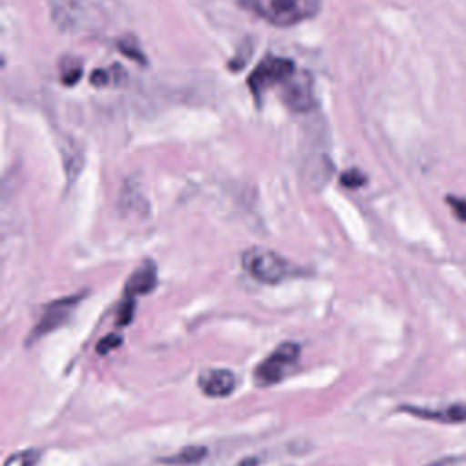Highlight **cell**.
<instances>
[{
    "instance_id": "3",
    "label": "cell",
    "mask_w": 466,
    "mask_h": 466,
    "mask_svg": "<svg viewBox=\"0 0 466 466\" xmlns=\"http://www.w3.org/2000/svg\"><path fill=\"white\" fill-rule=\"evenodd\" d=\"M299 357H300V346L297 342H291V340L280 342L266 359H262L257 364L253 371L257 386L266 388L284 380L289 370L299 362Z\"/></svg>"
},
{
    "instance_id": "5",
    "label": "cell",
    "mask_w": 466,
    "mask_h": 466,
    "mask_svg": "<svg viewBox=\"0 0 466 466\" xmlns=\"http://www.w3.org/2000/svg\"><path fill=\"white\" fill-rule=\"evenodd\" d=\"M295 64L288 58L280 56H268L264 58L255 71L248 78V86L255 96L264 93L275 84H284L293 73H295Z\"/></svg>"
},
{
    "instance_id": "11",
    "label": "cell",
    "mask_w": 466,
    "mask_h": 466,
    "mask_svg": "<svg viewBox=\"0 0 466 466\" xmlns=\"http://www.w3.org/2000/svg\"><path fill=\"white\" fill-rule=\"evenodd\" d=\"M206 455H208V450L204 446H186L169 457H162L160 462L171 464V466H195L202 462Z\"/></svg>"
},
{
    "instance_id": "19",
    "label": "cell",
    "mask_w": 466,
    "mask_h": 466,
    "mask_svg": "<svg viewBox=\"0 0 466 466\" xmlns=\"http://www.w3.org/2000/svg\"><path fill=\"white\" fill-rule=\"evenodd\" d=\"M342 184L350 186V187H357V186L364 184V175H360L357 169H351L346 175H342Z\"/></svg>"
},
{
    "instance_id": "8",
    "label": "cell",
    "mask_w": 466,
    "mask_h": 466,
    "mask_svg": "<svg viewBox=\"0 0 466 466\" xmlns=\"http://www.w3.org/2000/svg\"><path fill=\"white\" fill-rule=\"evenodd\" d=\"M197 384L206 397L222 399L231 395V391L237 386V379L233 371L226 368H206L198 373Z\"/></svg>"
},
{
    "instance_id": "15",
    "label": "cell",
    "mask_w": 466,
    "mask_h": 466,
    "mask_svg": "<svg viewBox=\"0 0 466 466\" xmlns=\"http://www.w3.org/2000/svg\"><path fill=\"white\" fill-rule=\"evenodd\" d=\"M120 344H122V337H120L118 333H107L102 340H98V344H96V353L106 355V353L116 350Z\"/></svg>"
},
{
    "instance_id": "2",
    "label": "cell",
    "mask_w": 466,
    "mask_h": 466,
    "mask_svg": "<svg viewBox=\"0 0 466 466\" xmlns=\"http://www.w3.org/2000/svg\"><path fill=\"white\" fill-rule=\"evenodd\" d=\"M242 268L246 273L262 284H279L299 273L288 258L268 248H249L242 253Z\"/></svg>"
},
{
    "instance_id": "20",
    "label": "cell",
    "mask_w": 466,
    "mask_h": 466,
    "mask_svg": "<svg viewBox=\"0 0 466 466\" xmlns=\"http://www.w3.org/2000/svg\"><path fill=\"white\" fill-rule=\"evenodd\" d=\"M237 466H257V459H253V457L244 459V461H240Z\"/></svg>"
},
{
    "instance_id": "12",
    "label": "cell",
    "mask_w": 466,
    "mask_h": 466,
    "mask_svg": "<svg viewBox=\"0 0 466 466\" xmlns=\"http://www.w3.org/2000/svg\"><path fill=\"white\" fill-rule=\"evenodd\" d=\"M42 457V450L38 448H27L22 451H16L9 455L4 462V466H36Z\"/></svg>"
},
{
    "instance_id": "10",
    "label": "cell",
    "mask_w": 466,
    "mask_h": 466,
    "mask_svg": "<svg viewBox=\"0 0 466 466\" xmlns=\"http://www.w3.org/2000/svg\"><path fill=\"white\" fill-rule=\"evenodd\" d=\"M402 411L422 417V419H431L439 422H462L466 420V404H453L442 410H422L415 406H402Z\"/></svg>"
},
{
    "instance_id": "6",
    "label": "cell",
    "mask_w": 466,
    "mask_h": 466,
    "mask_svg": "<svg viewBox=\"0 0 466 466\" xmlns=\"http://www.w3.org/2000/svg\"><path fill=\"white\" fill-rule=\"evenodd\" d=\"M82 297H84V293L69 295V297H64V299H58V300H53V302L46 304L38 322L35 324V328L31 329V333L27 337V344H33L40 337H44V335L51 333L53 329L60 328L69 319V315L73 313L76 304L82 300Z\"/></svg>"
},
{
    "instance_id": "17",
    "label": "cell",
    "mask_w": 466,
    "mask_h": 466,
    "mask_svg": "<svg viewBox=\"0 0 466 466\" xmlns=\"http://www.w3.org/2000/svg\"><path fill=\"white\" fill-rule=\"evenodd\" d=\"M446 200H448V204L451 206L453 213H455L462 222H466V198H464V197L450 195Z\"/></svg>"
},
{
    "instance_id": "14",
    "label": "cell",
    "mask_w": 466,
    "mask_h": 466,
    "mask_svg": "<svg viewBox=\"0 0 466 466\" xmlns=\"http://www.w3.org/2000/svg\"><path fill=\"white\" fill-rule=\"evenodd\" d=\"M133 313H135V299L124 297L118 306V311H116V324L127 326L133 320Z\"/></svg>"
},
{
    "instance_id": "13",
    "label": "cell",
    "mask_w": 466,
    "mask_h": 466,
    "mask_svg": "<svg viewBox=\"0 0 466 466\" xmlns=\"http://www.w3.org/2000/svg\"><path fill=\"white\" fill-rule=\"evenodd\" d=\"M82 75V66L80 62L69 58V60H62L60 64V76H62V82L64 84H76L78 78Z\"/></svg>"
},
{
    "instance_id": "9",
    "label": "cell",
    "mask_w": 466,
    "mask_h": 466,
    "mask_svg": "<svg viewBox=\"0 0 466 466\" xmlns=\"http://www.w3.org/2000/svg\"><path fill=\"white\" fill-rule=\"evenodd\" d=\"M155 286H157V266L151 260H146L127 279L124 297L137 300L138 295H146V293L153 291Z\"/></svg>"
},
{
    "instance_id": "7",
    "label": "cell",
    "mask_w": 466,
    "mask_h": 466,
    "mask_svg": "<svg viewBox=\"0 0 466 466\" xmlns=\"http://www.w3.org/2000/svg\"><path fill=\"white\" fill-rule=\"evenodd\" d=\"M282 86V98L289 109L308 111L315 104L313 80L308 71H295Z\"/></svg>"
},
{
    "instance_id": "1",
    "label": "cell",
    "mask_w": 466,
    "mask_h": 466,
    "mask_svg": "<svg viewBox=\"0 0 466 466\" xmlns=\"http://www.w3.org/2000/svg\"><path fill=\"white\" fill-rule=\"evenodd\" d=\"M238 4L271 25L289 27L313 18L322 0H238Z\"/></svg>"
},
{
    "instance_id": "18",
    "label": "cell",
    "mask_w": 466,
    "mask_h": 466,
    "mask_svg": "<svg viewBox=\"0 0 466 466\" xmlns=\"http://www.w3.org/2000/svg\"><path fill=\"white\" fill-rule=\"evenodd\" d=\"M426 466H466V455H451V457H442L439 461H433Z\"/></svg>"
},
{
    "instance_id": "4",
    "label": "cell",
    "mask_w": 466,
    "mask_h": 466,
    "mask_svg": "<svg viewBox=\"0 0 466 466\" xmlns=\"http://www.w3.org/2000/svg\"><path fill=\"white\" fill-rule=\"evenodd\" d=\"M51 15L62 31H84L96 24L100 11L95 0H51Z\"/></svg>"
},
{
    "instance_id": "16",
    "label": "cell",
    "mask_w": 466,
    "mask_h": 466,
    "mask_svg": "<svg viewBox=\"0 0 466 466\" xmlns=\"http://www.w3.org/2000/svg\"><path fill=\"white\" fill-rule=\"evenodd\" d=\"M118 47H120L122 53L127 55L129 58H133V60L144 64V55L140 53V47L135 44L133 38H122V40L118 42Z\"/></svg>"
}]
</instances>
